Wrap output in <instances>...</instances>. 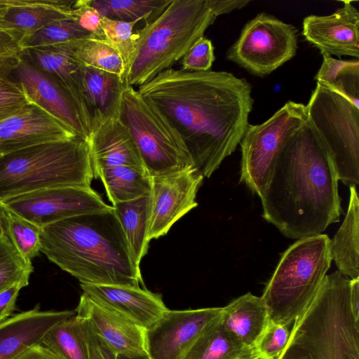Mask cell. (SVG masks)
Wrapping results in <instances>:
<instances>
[{
  "label": "cell",
  "mask_w": 359,
  "mask_h": 359,
  "mask_svg": "<svg viewBox=\"0 0 359 359\" xmlns=\"http://www.w3.org/2000/svg\"><path fill=\"white\" fill-rule=\"evenodd\" d=\"M75 314V311H41L36 306L1 322L0 359H14L39 344L55 325Z\"/></svg>",
  "instance_id": "obj_21"
},
{
  "label": "cell",
  "mask_w": 359,
  "mask_h": 359,
  "mask_svg": "<svg viewBox=\"0 0 359 359\" xmlns=\"http://www.w3.org/2000/svg\"><path fill=\"white\" fill-rule=\"evenodd\" d=\"M25 286L24 283H17L0 290V323L10 318L15 311L19 292Z\"/></svg>",
  "instance_id": "obj_42"
},
{
  "label": "cell",
  "mask_w": 359,
  "mask_h": 359,
  "mask_svg": "<svg viewBox=\"0 0 359 359\" xmlns=\"http://www.w3.org/2000/svg\"><path fill=\"white\" fill-rule=\"evenodd\" d=\"M332 14L304 18L302 34L305 39L328 55L359 57V11L352 1Z\"/></svg>",
  "instance_id": "obj_16"
},
{
  "label": "cell",
  "mask_w": 359,
  "mask_h": 359,
  "mask_svg": "<svg viewBox=\"0 0 359 359\" xmlns=\"http://www.w3.org/2000/svg\"><path fill=\"white\" fill-rule=\"evenodd\" d=\"M83 293L144 330L168 309L161 295L140 287L81 283Z\"/></svg>",
  "instance_id": "obj_19"
},
{
  "label": "cell",
  "mask_w": 359,
  "mask_h": 359,
  "mask_svg": "<svg viewBox=\"0 0 359 359\" xmlns=\"http://www.w3.org/2000/svg\"><path fill=\"white\" fill-rule=\"evenodd\" d=\"M39 344L58 359H89L88 326L76 314L53 327Z\"/></svg>",
  "instance_id": "obj_28"
},
{
  "label": "cell",
  "mask_w": 359,
  "mask_h": 359,
  "mask_svg": "<svg viewBox=\"0 0 359 359\" xmlns=\"http://www.w3.org/2000/svg\"><path fill=\"white\" fill-rule=\"evenodd\" d=\"M21 50L19 43L0 29V59L16 57Z\"/></svg>",
  "instance_id": "obj_45"
},
{
  "label": "cell",
  "mask_w": 359,
  "mask_h": 359,
  "mask_svg": "<svg viewBox=\"0 0 359 359\" xmlns=\"http://www.w3.org/2000/svg\"><path fill=\"white\" fill-rule=\"evenodd\" d=\"M137 90L175 127L203 177L235 151L250 124L252 86L230 72L170 68Z\"/></svg>",
  "instance_id": "obj_1"
},
{
  "label": "cell",
  "mask_w": 359,
  "mask_h": 359,
  "mask_svg": "<svg viewBox=\"0 0 359 359\" xmlns=\"http://www.w3.org/2000/svg\"><path fill=\"white\" fill-rule=\"evenodd\" d=\"M57 45L68 51L81 66L112 73L125 80V62L120 53L104 38L90 36Z\"/></svg>",
  "instance_id": "obj_30"
},
{
  "label": "cell",
  "mask_w": 359,
  "mask_h": 359,
  "mask_svg": "<svg viewBox=\"0 0 359 359\" xmlns=\"http://www.w3.org/2000/svg\"><path fill=\"white\" fill-rule=\"evenodd\" d=\"M41 252L81 283H143L113 208L42 227Z\"/></svg>",
  "instance_id": "obj_3"
},
{
  "label": "cell",
  "mask_w": 359,
  "mask_h": 359,
  "mask_svg": "<svg viewBox=\"0 0 359 359\" xmlns=\"http://www.w3.org/2000/svg\"><path fill=\"white\" fill-rule=\"evenodd\" d=\"M32 271V265L22 259L3 226L0 235V290L17 283L27 285Z\"/></svg>",
  "instance_id": "obj_36"
},
{
  "label": "cell",
  "mask_w": 359,
  "mask_h": 359,
  "mask_svg": "<svg viewBox=\"0 0 359 359\" xmlns=\"http://www.w3.org/2000/svg\"><path fill=\"white\" fill-rule=\"evenodd\" d=\"M216 18L208 0H172L157 17L135 32L126 84L138 87L172 68L204 36Z\"/></svg>",
  "instance_id": "obj_5"
},
{
  "label": "cell",
  "mask_w": 359,
  "mask_h": 359,
  "mask_svg": "<svg viewBox=\"0 0 359 359\" xmlns=\"http://www.w3.org/2000/svg\"><path fill=\"white\" fill-rule=\"evenodd\" d=\"M214 61V46L212 41L202 36L182 57L181 69L195 72L208 71Z\"/></svg>",
  "instance_id": "obj_40"
},
{
  "label": "cell",
  "mask_w": 359,
  "mask_h": 359,
  "mask_svg": "<svg viewBox=\"0 0 359 359\" xmlns=\"http://www.w3.org/2000/svg\"><path fill=\"white\" fill-rule=\"evenodd\" d=\"M323 62L314 79L359 108V60H337L322 53Z\"/></svg>",
  "instance_id": "obj_32"
},
{
  "label": "cell",
  "mask_w": 359,
  "mask_h": 359,
  "mask_svg": "<svg viewBox=\"0 0 359 359\" xmlns=\"http://www.w3.org/2000/svg\"><path fill=\"white\" fill-rule=\"evenodd\" d=\"M76 314L83 318L90 330L116 355L147 354L145 330L106 308L83 293Z\"/></svg>",
  "instance_id": "obj_18"
},
{
  "label": "cell",
  "mask_w": 359,
  "mask_h": 359,
  "mask_svg": "<svg viewBox=\"0 0 359 359\" xmlns=\"http://www.w3.org/2000/svg\"><path fill=\"white\" fill-rule=\"evenodd\" d=\"M7 77L20 85L29 103L40 107L88 141L90 123L71 95L55 80L19 55L9 65Z\"/></svg>",
  "instance_id": "obj_13"
},
{
  "label": "cell",
  "mask_w": 359,
  "mask_h": 359,
  "mask_svg": "<svg viewBox=\"0 0 359 359\" xmlns=\"http://www.w3.org/2000/svg\"><path fill=\"white\" fill-rule=\"evenodd\" d=\"M114 213L123 229L134 263L140 266L147 253L149 194L112 205Z\"/></svg>",
  "instance_id": "obj_27"
},
{
  "label": "cell",
  "mask_w": 359,
  "mask_h": 359,
  "mask_svg": "<svg viewBox=\"0 0 359 359\" xmlns=\"http://www.w3.org/2000/svg\"><path fill=\"white\" fill-rule=\"evenodd\" d=\"M348 207L344 219L331 240L332 260L346 278H359V198L356 186H350Z\"/></svg>",
  "instance_id": "obj_26"
},
{
  "label": "cell",
  "mask_w": 359,
  "mask_h": 359,
  "mask_svg": "<svg viewBox=\"0 0 359 359\" xmlns=\"http://www.w3.org/2000/svg\"><path fill=\"white\" fill-rule=\"evenodd\" d=\"M312 125L334 163L339 180L359 183V108L317 83L306 105Z\"/></svg>",
  "instance_id": "obj_9"
},
{
  "label": "cell",
  "mask_w": 359,
  "mask_h": 359,
  "mask_svg": "<svg viewBox=\"0 0 359 359\" xmlns=\"http://www.w3.org/2000/svg\"><path fill=\"white\" fill-rule=\"evenodd\" d=\"M203 177L196 169L151 177L148 240L166 234L171 226L196 208Z\"/></svg>",
  "instance_id": "obj_15"
},
{
  "label": "cell",
  "mask_w": 359,
  "mask_h": 359,
  "mask_svg": "<svg viewBox=\"0 0 359 359\" xmlns=\"http://www.w3.org/2000/svg\"><path fill=\"white\" fill-rule=\"evenodd\" d=\"M208 4L214 14L218 16L241 9L247 6L249 0H208Z\"/></svg>",
  "instance_id": "obj_44"
},
{
  "label": "cell",
  "mask_w": 359,
  "mask_h": 359,
  "mask_svg": "<svg viewBox=\"0 0 359 359\" xmlns=\"http://www.w3.org/2000/svg\"><path fill=\"white\" fill-rule=\"evenodd\" d=\"M3 231V223L1 219V206L0 203V235L1 234Z\"/></svg>",
  "instance_id": "obj_50"
},
{
  "label": "cell",
  "mask_w": 359,
  "mask_h": 359,
  "mask_svg": "<svg viewBox=\"0 0 359 359\" xmlns=\"http://www.w3.org/2000/svg\"><path fill=\"white\" fill-rule=\"evenodd\" d=\"M136 23L102 17L104 39L120 53L126 65V71L134 53L135 35L133 29Z\"/></svg>",
  "instance_id": "obj_37"
},
{
  "label": "cell",
  "mask_w": 359,
  "mask_h": 359,
  "mask_svg": "<svg viewBox=\"0 0 359 359\" xmlns=\"http://www.w3.org/2000/svg\"><path fill=\"white\" fill-rule=\"evenodd\" d=\"M222 307L168 309L145 330L144 346L149 359H183L199 337L222 316Z\"/></svg>",
  "instance_id": "obj_14"
},
{
  "label": "cell",
  "mask_w": 359,
  "mask_h": 359,
  "mask_svg": "<svg viewBox=\"0 0 359 359\" xmlns=\"http://www.w3.org/2000/svg\"><path fill=\"white\" fill-rule=\"evenodd\" d=\"M293 323L279 359H359V320L352 309L351 279L339 271L325 276Z\"/></svg>",
  "instance_id": "obj_4"
},
{
  "label": "cell",
  "mask_w": 359,
  "mask_h": 359,
  "mask_svg": "<svg viewBox=\"0 0 359 359\" xmlns=\"http://www.w3.org/2000/svg\"><path fill=\"white\" fill-rule=\"evenodd\" d=\"M290 334L288 326L269 320L255 345L259 359H279Z\"/></svg>",
  "instance_id": "obj_38"
},
{
  "label": "cell",
  "mask_w": 359,
  "mask_h": 359,
  "mask_svg": "<svg viewBox=\"0 0 359 359\" xmlns=\"http://www.w3.org/2000/svg\"><path fill=\"white\" fill-rule=\"evenodd\" d=\"M28 104L19 84L6 75L0 78V122L18 113Z\"/></svg>",
  "instance_id": "obj_39"
},
{
  "label": "cell",
  "mask_w": 359,
  "mask_h": 359,
  "mask_svg": "<svg viewBox=\"0 0 359 359\" xmlns=\"http://www.w3.org/2000/svg\"><path fill=\"white\" fill-rule=\"evenodd\" d=\"M183 359H259L255 348H245L223 327L220 318L195 341Z\"/></svg>",
  "instance_id": "obj_29"
},
{
  "label": "cell",
  "mask_w": 359,
  "mask_h": 359,
  "mask_svg": "<svg viewBox=\"0 0 359 359\" xmlns=\"http://www.w3.org/2000/svg\"><path fill=\"white\" fill-rule=\"evenodd\" d=\"M92 36L84 31L73 18H62L41 27L20 44L22 49L54 46Z\"/></svg>",
  "instance_id": "obj_35"
},
{
  "label": "cell",
  "mask_w": 359,
  "mask_h": 359,
  "mask_svg": "<svg viewBox=\"0 0 359 359\" xmlns=\"http://www.w3.org/2000/svg\"><path fill=\"white\" fill-rule=\"evenodd\" d=\"M100 178L112 205L149 195L151 177L144 170L121 165L103 168L94 177Z\"/></svg>",
  "instance_id": "obj_31"
},
{
  "label": "cell",
  "mask_w": 359,
  "mask_h": 359,
  "mask_svg": "<svg viewBox=\"0 0 359 359\" xmlns=\"http://www.w3.org/2000/svg\"><path fill=\"white\" fill-rule=\"evenodd\" d=\"M14 359H58L48 349L40 345L35 344L21 353Z\"/></svg>",
  "instance_id": "obj_46"
},
{
  "label": "cell",
  "mask_w": 359,
  "mask_h": 359,
  "mask_svg": "<svg viewBox=\"0 0 359 359\" xmlns=\"http://www.w3.org/2000/svg\"><path fill=\"white\" fill-rule=\"evenodd\" d=\"M338 176L307 121L279 153L260 196L262 217L292 239L320 234L339 221Z\"/></svg>",
  "instance_id": "obj_2"
},
{
  "label": "cell",
  "mask_w": 359,
  "mask_h": 359,
  "mask_svg": "<svg viewBox=\"0 0 359 359\" xmlns=\"http://www.w3.org/2000/svg\"><path fill=\"white\" fill-rule=\"evenodd\" d=\"M88 334L89 359H117V355L96 337L88 327Z\"/></svg>",
  "instance_id": "obj_43"
},
{
  "label": "cell",
  "mask_w": 359,
  "mask_h": 359,
  "mask_svg": "<svg viewBox=\"0 0 359 359\" xmlns=\"http://www.w3.org/2000/svg\"><path fill=\"white\" fill-rule=\"evenodd\" d=\"M268 309L262 299L248 292L222 307L220 323L241 346L254 348L269 323Z\"/></svg>",
  "instance_id": "obj_25"
},
{
  "label": "cell",
  "mask_w": 359,
  "mask_h": 359,
  "mask_svg": "<svg viewBox=\"0 0 359 359\" xmlns=\"http://www.w3.org/2000/svg\"><path fill=\"white\" fill-rule=\"evenodd\" d=\"M74 132L34 104L0 122V155L32 146L72 140Z\"/></svg>",
  "instance_id": "obj_17"
},
{
  "label": "cell",
  "mask_w": 359,
  "mask_h": 359,
  "mask_svg": "<svg viewBox=\"0 0 359 359\" xmlns=\"http://www.w3.org/2000/svg\"><path fill=\"white\" fill-rule=\"evenodd\" d=\"M88 142L94 177L103 168L121 165L146 170L133 138L119 118L104 122Z\"/></svg>",
  "instance_id": "obj_22"
},
{
  "label": "cell",
  "mask_w": 359,
  "mask_h": 359,
  "mask_svg": "<svg viewBox=\"0 0 359 359\" xmlns=\"http://www.w3.org/2000/svg\"><path fill=\"white\" fill-rule=\"evenodd\" d=\"M19 56L64 88L89 120L81 93L82 66L68 51L60 45H54L24 48Z\"/></svg>",
  "instance_id": "obj_24"
},
{
  "label": "cell",
  "mask_w": 359,
  "mask_h": 359,
  "mask_svg": "<svg viewBox=\"0 0 359 359\" xmlns=\"http://www.w3.org/2000/svg\"><path fill=\"white\" fill-rule=\"evenodd\" d=\"M297 49V29L266 13L243 27L226 58L250 74L266 76L291 60Z\"/></svg>",
  "instance_id": "obj_11"
},
{
  "label": "cell",
  "mask_w": 359,
  "mask_h": 359,
  "mask_svg": "<svg viewBox=\"0 0 359 359\" xmlns=\"http://www.w3.org/2000/svg\"><path fill=\"white\" fill-rule=\"evenodd\" d=\"M117 359H149L147 354L140 355H117Z\"/></svg>",
  "instance_id": "obj_49"
},
{
  "label": "cell",
  "mask_w": 359,
  "mask_h": 359,
  "mask_svg": "<svg viewBox=\"0 0 359 359\" xmlns=\"http://www.w3.org/2000/svg\"><path fill=\"white\" fill-rule=\"evenodd\" d=\"M1 156V155H0Z\"/></svg>",
  "instance_id": "obj_51"
},
{
  "label": "cell",
  "mask_w": 359,
  "mask_h": 359,
  "mask_svg": "<svg viewBox=\"0 0 359 359\" xmlns=\"http://www.w3.org/2000/svg\"><path fill=\"white\" fill-rule=\"evenodd\" d=\"M93 178L87 140L38 144L0 156V201L50 187H90Z\"/></svg>",
  "instance_id": "obj_6"
},
{
  "label": "cell",
  "mask_w": 359,
  "mask_h": 359,
  "mask_svg": "<svg viewBox=\"0 0 359 359\" xmlns=\"http://www.w3.org/2000/svg\"><path fill=\"white\" fill-rule=\"evenodd\" d=\"M74 3L71 0H0V29L20 45L46 24L73 18Z\"/></svg>",
  "instance_id": "obj_20"
},
{
  "label": "cell",
  "mask_w": 359,
  "mask_h": 359,
  "mask_svg": "<svg viewBox=\"0 0 359 359\" xmlns=\"http://www.w3.org/2000/svg\"><path fill=\"white\" fill-rule=\"evenodd\" d=\"M0 203L41 228L72 217L112 208L90 187L76 186L46 188Z\"/></svg>",
  "instance_id": "obj_12"
},
{
  "label": "cell",
  "mask_w": 359,
  "mask_h": 359,
  "mask_svg": "<svg viewBox=\"0 0 359 359\" xmlns=\"http://www.w3.org/2000/svg\"><path fill=\"white\" fill-rule=\"evenodd\" d=\"M126 85L124 79L118 75L82 67L81 93L92 133L104 122L118 118Z\"/></svg>",
  "instance_id": "obj_23"
},
{
  "label": "cell",
  "mask_w": 359,
  "mask_h": 359,
  "mask_svg": "<svg viewBox=\"0 0 359 359\" xmlns=\"http://www.w3.org/2000/svg\"><path fill=\"white\" fill-rule=\"evenodd\" d=\"M15 58V57H13ZM13 58L10 59H0V78L7 75L9 65Z\"/></svg>",
  "instance_id": "obj_48"
},
{
  "label": "cell",
  "mask_w": 359,
  "mask_h": 359,
  "mask_svg": "<svg viewBox=\"0 0 359 359\" xmlns=\"http://www.w3.org/2000/svg\"><path fill=\"white\" fill-rule=\"evenodd\" d=\"M118 118L129 130L151 177L195 169L175 127L133 86L126 85L123 90Z\"/></svg>",
  "instance_id": "obj_8"
},
{
  "label": "cell",
  "mask_w": 359,
  "mask_h": 359,
  "mask_svg": "<svg viewBox=\"0 0 359 359\" xmlns=\"http://www.w3.org/2000/svg\"><path fill=\"white\" fill-rule=\"evenodd\" d=\"M72 15L79 25L93 36L104 38L102 16L91 5V0L74 1Z\"/></svg>",
  "instance_id": "obj_41"
},
{
  "label": "cell",
  "mask_w": 359,
  "mask_h": 359,
  "mask_svg": "<svg viewBox=\"0 0 359 359\" xmlns=\"http://www.w3.org/2000/svg\"><path fill=\"white\" fill-rule=\"evenodd\" d=\"M172 0H91V5L102 17L137 22L157 17Z\"/></svg>",
  "instance_id": "obj_34"
},
{
  "label": "cell",
  "mask_w": 359,
  "mask_h": 359,
  "mask_svg": "<svg viewBox=\"0 0 359 359\" xmlns=\"http://www.w3.org/2000/svg\"><path fill=\"white\" fill-rule=\"evenodd\" d=\"M351 300L354 315L359 320V278L351 280Z\"/></svg>",
  "instance_id": "obj_47"
},
{
  "label": "cell",
  "mask_w": 359,
  "mask_h": 359,
  "mask_svg": "<svg viewBox=\"0 0 359 359\" xmlns=\"http://www.w3.org/2000/svg\"><path fill=\"white\" fill-rule=\"evenodd\" d=\"M331 239H298L282 255L261 297L272 322L289 326L309 306L330 268Z\"/></svg>",
  "instance_id": "obj_7"
},
{
  "label": "cell",
  "mask_w": 359,
  "mask_h": 359,
  "mask_svg": "<svg viewBox=\"0 0 359 359\" xmlns=\"http://www.w3.org/2000/svg\"><path fill=\"white\" fill-rule=\"evenodd\" d=\"M1 219L6 233L22 259L32 265V259L41 252L42 228L1 203Z\"/></svg>",
  "instance_id": "obj_33"
},
{
  "label": "cell",
  "mask_w": 359,
  "mask_h": 359,
  "mask_svg": "<svg viewBox=\"0 0 359 359\" xmlns=\"http://www.w3.org/2000/svg\"><path fill=\"white\" fill-rule=\"evenodd\" d=\"M307 119L306 105L290 100L266 121L249 124L239 144L240 182L260 197L279 153Z\"/></svg>",
  "instance_id": "obj_10"
}]
</instances>
